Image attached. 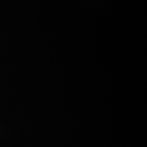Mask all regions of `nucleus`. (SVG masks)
I'll return each instance as SVG.
<instances>
[]
</instances>
